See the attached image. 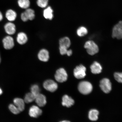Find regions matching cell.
I'll return each instance as SVG.
<instances>
[{
  "mask_svg": "<svg viewBox=\"0 0 122 122\" xmlns=\"http://www.w3.org/2000/svg\"><path fill=\"white\" fill-rule=\"evenodd\" d=\"M84 47L88 54L91 56L94 55L98 52V46L92 41H87L85 43Z\"/></svg>",
  "mask_w": 122,
  "mask_h": 122,
  "instance_id": "cell-1",
  "label": "cell"
},
{
  "mask_svg": "<svg viewBox=\"0 0 122 122\" xmlns=\"http://www.w3.org/2000/svg\"><path fill=\"white\" fill-rule=\"evenodd\" d=\"M78 89L80 92L84 95H87L91 92L93 87L91 84L87 81H83L79 83Z\"/></svg>",
  "mask_w": 122,
  "mask_h": 122,
  "instance_id": "cell-2",
  "label": "cell"
},
{
  "mask_svg": "<svg viewBox=\"0 0 122 122\" xmlns=\"http://www.w3.org/2000/svg\"><path fill=\"white\" fill-rule=\"evenodd\" d=\"M55 77L58 82L63 83L67 80L68 75L64 69L60 68L56 71Z\"/></svg>",
  "mask_w": 122,
  "mask_h": 122,
  "instance_id": "cell-3",
  "label": "cell"
},
{
  "mask_svg": "<svg viewBox=\"0 0 122 122\" xmlns=\"http://www.w3.org/2000/svg\"><path fill=\"white\" fill-rule=\"evenodd\" d=\"M86 68L82 65L77 66L74 71V75L76 78L80 79L84 78L86 76Z\"/></svg>",
  "mask_w": 122,
  "mask_h": 122,
  "instance_id": "cell-4",
  "label": "cell"
},
{
  "mask_svg": "<svg viewBox=\"0 0 122 122\" xmlns=\"http://www.w3.org/2000/svg\"><path fill=\"white\" fill-rule=\"evenodd\" d=\"M112 36L118 39H122V21H120L114 26L112 29Z\"/></svg>",
  "mask_w": 122,
  "mask_h": 122,
  "instance_id": "cell-5",
  "label": "cell"
},
{
  "mask_svg": "<svg viewBox=\"0 0 122 122\" xmlns=\"http://www.w3.org/2000/svg\"><path fill=\"white\" fill-rule=\"evenodd\" d=\"M35 17V11L34 10L31 9H26L25 11L21 14V18L23 22H26L29 20H33Z\"/></svg>",
  "mask_w": 122,
  "mask_h": 122,
  "instance_id": "cell-6",
  "label": "cell"
},
{
  "mask_svg": "<svg viewBox=\"0 0 122 122\" xmlns=\"http://www.w3.org/2000/svg\"><path fill=\"white\" fill-rule=\"evenodd\" d=\"M100 87L102 90L106 93H109L112 89V84L109 79L104 78L100 81Z\"/></svg>",
  "mask_w": 122,
  "mask_h": 122,
  "instance_id": "cell-7",
  "label": "cell"
},
{
  "mask_svg": "<svg viewBox=\"0 0 122 122\" xmlns=\"http://www.w3.org/2000/svg\"><path fill=\"white\" fill-rule=\"evenodd\" d=\"M43 86L46 90L51 92H54L58 88L57 84L54 81L51 80L46 81L44 82Z\"/></svg>",
  "mask_w": 122,
  "mask_h": 122,
  "instance_id": "cell-8",
  "label": "cell"
},
{
  "mask_svg": "<svg viewBox=\"0 0 122 122\" xmlns=\"http://www.w3.org/2000/svg\"><path fill=\"white\" fill-rule=\"evenodd\" d=\"M2 42L4 48L7 50L12 49L14 46V41L13 37L10 36H7L3 39Z\"/></svg>",
  "mask_w": 122,
  "mask_h": 122,
  "instance_id": "cell-9",
  "label": "cell"
},
{
  "mask_svg": "<svg viewBox=\"0 0 122 122\" xmlns=\"http://www.w3.org/2000/svg\"><path fill=\"white\" fill-rule=\"evenodd\" d=\"M42 111L37 106H33L30 108L29 114L31 117L37 118L41 115Z\"/></svg>",
  "mask_w": 122,
  "mask_h": 122,
  "instance_id": "cell-10",
  "label": "cell"
},
{
  "mask_svg": "<svg viewBox=\"0 0 122 122\" xmlns=\"http://www.w3.org/2000/svg\"><path fill=\"white\" fill-rule=\"evenodd\" d=\"M38 58L42 61L46 62L49 59V53L48 50L45 49L41 50L38 55Z\"/></svg>",
  "mask_w": 122,
  "mask_h": 122,
  "instance_id": "cell-11",
  "label": "cell"
},
{
  "mask_svg": "<svg viewBox=\"0 0 122 122\" xmlns=\"http://www.w3.org/2000/svg\"><path fill=\"white\" fill-rule=\"evenodd\" d=\"M5 31L7 34L13 35L16 32V26L14 24L11 22L7 23L4 25Z\"/></svg>",
  "mask_w": 122,
  "mask_h": 122,
  "instance_id": "cell-12",
  "label": "cell"
},
{
  "mask_svg": "<svg viewBox=\"0 0 122 122\" xmlns=\"http://www.w3.org/2000/svg\"><path fill=\"white\" fill-rule=\"evenodd\" d=\"M35 100L38 106L41 107L45 106L46 103V98L45 96L40 93L36 96Z\"/></svg>",
  "mask_w": 122,
  "mask_h": 122,
  "instance_id": "cell-13",
  "label": "cell"
},
{
  "mask_svg": "<svg viewBox=\"0 0 122 122\" xmlns=\"http://www.w3.org/2000/svg\"><path fill=\"white\" fill-rule=\"evenodd\" d=\"M62 105L67 107H70L74 103V101L71 97L66 95L62 97Z\"/></svg>",
  "mask_w": 122,
  "mask_h": 122,
  "instance_id": "cell-14",
  "label": "cell"
},
{
  "mask_svg": "<svg viewBox=\"0 0 122 122\" xmlns=\"http://www.w3.org/2000/svg\"><path fill=\"white\" fill-rule=\"evenodd\" d=\"M90 68L92 72L94 74H100L102 69L101 65L97 61L94 62L91 65Z\"/></svg>",
  "mask_w": 122,
  "mask_h": 122,
  "instance_id": "cell-15",
  "label": "cell"
},
{
  "mask_svg": "<svg viewBox=\"0 0 122 122\" xmlns=\"http://www.w3.org/2000/svg\"><path fill=\"white\" fill-rule=\"evenodd\" d=\"M13 103L20 112H22L25 109V102L22 99L16 98L13 100Z\"/></svg>",
  "mask_w": 122,
  "mask_h": 122,
  "instance_id": "cell-16",
  "label": "cell"
},
{
  "mask_svg": "<svg viewBox=\"0 0 122 122\" xmlns=\"http://www.w3.org/2000/svg\"><path fill=\"white\" fill-rule=\"evenodd\" d=\"M16 40L18 43L23 45L27 42L28 38L26 34L23 32L18 33L16 38Z\"/></svg>",
  "mask_w": 122,
  "mask_h": 122,
  "instance_id": "cell-17",
  "label": "cell"
},
{
  "mask_svg": "<svg viewBox=\"0 0 122 122\" xmlns=\"http://www.w3.org/2000/svg\"><path fill=\"white\" fill-rule=\"evenodd\" d=\"M43 16L45 19L49 20H52L53 17V10L51 7L48 6L44 10Z\"/></svg>",
  "mask_w": 122,
  "mask_h": 122,
  "instance_id": "cell-18",
  "label": "cell"
},
{
  "mask_svg": "<svg viewBox=\"0 0 122 122\" xmlns=\"http://www.w3.org/2000/svg\"><path fill=\"white\" fill-rule=\"evenodd\" d=\"M6 18L9 21H13L15 20L17 17V14L14 10L10 9L6 12L5 13Z\"/></svg>",
  "mask_w": 122,
  "mask_h": 122,
  "instance_id": "cell-19",
  "label": "cell"
},
{
  "mask_svg": "<svg viewBox=\"0 0 122 122\" xmlns=\"http://www.w3.org/2000/svg\"><path fill=\"white\" fill-rule=\"evenodd\" d=\"M71 42L69 38L65 37L61 38L59 41V46H63L67 48L71 45Z\"/></svg>",
  "mask_w": 122,
  "mask_h": 122,
  "instance_id": "cell-20",
  "label": "cell"
},
{
  "mask_svg": "<svg viewBox=\"0 0 122 122\" xmlns=\"http://www.w3.org/2000/svg\"><path fill=\"white\" fill-rule=\"evenodd\" d=\"M98 111L95 109H92L88 113V118L92 121H97L98 119Z\"/></svg>",
  "mask_w": 122,
  "mask_h": 122,
  "instance_id": "cell-21",
  "label": "cell"
},
{
  "mask_svg": "<svg viewBox=\"0 0 122 122\" xmlns=\"http://www.w3.org/2000/svg\"><path fill=\"white\" fill-rule=\"evenodd\" d=\"M36 96L31 92L26 94L24 97V101L26 103L32 102L35 100Z\"/></svg>",
  "mask_w": 122,
  "mask_h": 122,
  "instance_id": "cell-22",
  "label": "cell"
},
{
  "mask_svg": "<svg viewBox=\"0 0 122 122\" xmlns=\"http://www.w3.org/2000/svg\"><path fill=\"white\" fill-rule=\"evenodd\" d=\"M18 3L19 6L22 9H27L29 7V0H18Z\"/></svg>",
  "mask_w": 122,
  "mask_h": 122,
  "instance_id": "cell-23",
  "label": "cell"
},
{
  "mask_svg": "<svg viewBox=\"0 0 122 122\" xmlns=\"http://www.w3.org/2000/svg\"><path fill=\"white\" fill-rule=\"evenodd\" d=\"M88 30L86 27L84 26L79 27L77 30V33L80 37H82L87 34Z\"/></svg>",
  "mask_w": 122,
  "mask_h": 122,
  "instance_id": "cell-24",
  "label": "cell"
},
{
  "mask_svg": "<svg viewBox=\"0 0 122 122\" xmlns=\"http://www.w3.org/2000/svg\"><path fill=\"white\" fill-rule=\"evenodd\" d=\"M9 108L11 112L15 114H19L21 112L16 106L13 104H10L9 105Z\"/></svg>",
  "mask_w": 122,
  "mask_h": 122,
  "instance_id": "cell-25",
  "label": "cell"
},
{
  "mask_svg": "<svg viewBox=\"0 0 122 122\" xmlns=\"http://www.w3.org/2000/svg\"><path fill=\"white\" fill-rule=\"evenodd\" d=\"M31 92L36 96L40 93V90L38 85H32L30 88Z\"/></svg>",
  "mask_w": 122,
  "mask_h": 122,
  "instance_id": "cell-26",
  "label": "cell"
},
{
  "mask_svg": "<svg viewBox=\"0 0 122 122\" xmlns=\"http://www.w3.org/2000/svg\"><path fill=\"white\" fill-rule=\"evenodd\" d=\"M48 0H37V4L39 7L44 8L48 5Z\"/></svg>",
  "mask_w": 122,
  "mask_h": 122,
  "instance_id": "cell-27",
  "label": "cell"
},
{
  "mask_svg": "<svg viewBox=\"0 0 122 122\" xmlns=\"http://www.w3.org/2000/svg\"><path fill=\"white\" fill-rule=\"evenodd\" d=\"M114 76L117 81L122 83V73L115 72L114 74Z\"/></svg>",
  "mask_w": 122,
  "mask_h": 122,
  "instance_id": "cell-28",
  "label": "cell"
},
{
  "mask_svg": "<svg viewBox=\"0 0 122 122\" xmlns=\"http://www.w3.org/2000/svg\"><path fill=\"white\" fill-rule=\"evenodd\" d=\"M59 50L61 54L62 55H66L68 48L63 46H59Z\"/></svg>",
  "mask_w": 122,
  "mask_h": 122,
  "instance_id": "cell-29",
  "label": "cell"
},
{
  "mask_svg": "<svg viewBox=\"0 0 122 122\" xmlns=\"http://www.w3.org/2000/svg\"><path fill=\"white\" fill-rule=\"evenodd\" d=\"M72 54V50L71 49L68 50L66 55L68 56H71Z\"/></svg>",
  "mask_w": 122,
  "mask_h": 122,
  "instance_id": "cell-30",
  "label": "cell"
},
{
  "mask_svg": "<svg viewBox=\"0 0 122 122\" xmlns=\"http://www.w3.org/2000/svg\"><path fill=\"white\" fill-rule=\"evenodd\" d=\"M3 19V16L2 13L0 11V21L2 20Z\"/></svg>",
  "mask_w": 122,
  "mask_h": 122,
  "instance_id": "cell-31",
  "label": "cell"
},
{
  "mask_svg": "<svg viewBox=\"0 0 122 122\" xmlns=\"http://www.w3.org/2000/svg\"><path fill=\"white\" fill-rule=\"evenodd\" d=\"M3 93V91L2 89L0 88V95H1Z\"/></svg>",
  "mask_w": 122,
  "mask_h": 122,
  "instance_id": "cell-32",
  "label": "cell"
},
{
  "mask_svg": "<svg viewBox=\"0 0 122 122\" xmlns=\"http://www.w3.org/2000/svg\"><path fill=\"white\" fill-rule=\"evenodd\" d=\"M1 57L0 56V64L1 63Z\"/></svg>",
  "mask_w": 122,
  "mask_h": 122,
  "instance_id": "cell-33",
  "label": "cell"
},
{
  "mask_svg": "<svg viewBox=\"0 0 122 122\" xmlns=\"http://www.w3.org/2000/svg\"><path fill=\"white\" fill-rule=\"evenodd\" d=\"M69 122V121H66V120H65V121H62V122Z\"/></svg>",
  "mask_w": 122,
  "mask_h": 122,
  "instance_id": "cell-34",
  "label": "cell"
}]
</instances>
